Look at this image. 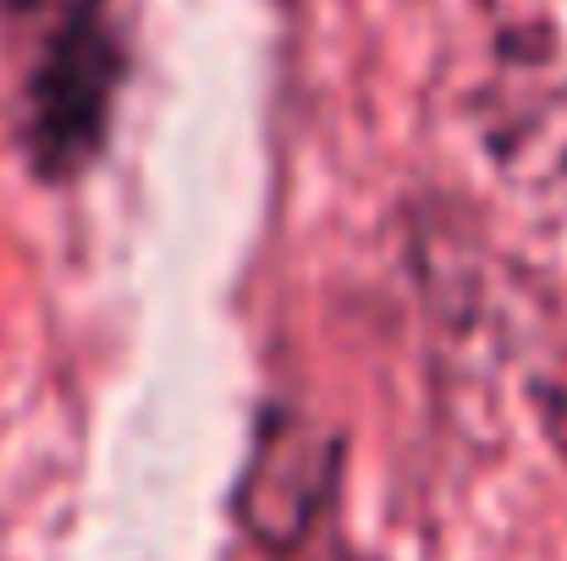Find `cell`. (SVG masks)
<instances>
[{"label": "cell", "instance_id": "7a4b0ae2", "mask_svg": "<svg viewBox=\"0 0 567 561\" xmlns=\"http://www.w3.org/2000/svg\"><path fill=\"white\" fill-rule=\"evenodd\" d=\"M485 160L518 187L567 183V39L551 17H507L463 105Z\"/></svg>", "mask_w": 567, "mask_h": 561}, {"label": "cell", "instance_id": "6da1fadb", "mask_svg": "<svg viewBox=\"0 0 567 561\" xmlns=\"http://www.w3.org/2000/svg\"><path fill=\"white\" fill-rule=\"evenodd\" d=\"M6 138L28 183L78 193L138 77V0H0Z\"/></svg>", "mask_w": 567, "mask_h": 561}, {"label": "cell", "instance_id": "277c9868", "mask_svg": "<svg viewBox=\"0 0 567 561\" xmlns=\"http://www.w3.org/2000/svg\"><path fill=\"white\" fill-rule=\"evenodd\" d=\"M529 402H535V418H540L546 440L563 451L567 463V385L563 380H529Z\"/></svg>", "mask_w": 567, "mask_h": 561}, {"label": "cell", "instance_id": "3957f363", "mask_svg": "<svg viewBox=\"0 0 567 561\" xmlns=\"http://www.w3.org/2000/svg\"><path fill=\"white\" fill-rule=\"evenodd\" d=\"M348 440L326 429L315 413L270 396L254 413L248 457L231 485V518L265 557H303L320 529H331L342 501Z\"/></svg>", "mask_w": 567, "mask_h": 561}]
</instances>
